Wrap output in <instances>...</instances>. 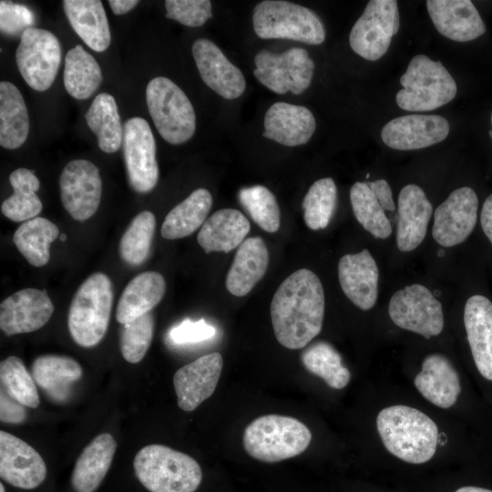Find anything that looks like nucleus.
Masks as SVG:
<instances>
[{"instance_id":"603ef678","label":"nucleus","mask_w":492,"mask_h":492,"mask_svg":"<svg viewBox=\"0 0 492 492\" xmlns=\"http://www.w3.org/2000/svg\"><path fill=\"white\" fill-rule=\"evenodd\" d=\"M139 1L138 0H109L108 4L115 15H123L133 9Z\"/></svg>"},{"instance_id":"3c124183","label":"nucleus","mask_w":492,"mask_h":492,"mask_svg":"<svg viewBox=\"0 0 492 492\" xmlns=\"http://www.w3.org/2000/svg\"><path fill=\"white\" fill-rule=\"evenodd\" d=\"M480 223L484 233L492 244V194L486 199L482 206Z\"/></svg>"},{"instance_id":"72a5a7b5","label":"nucleus","mask_w":492,"mask_h":492,"mask_svg":"<svg viewBox=\"0 0 492 492\" xmlns=\"http://www.w3.org/2000/svg\"><path fill=\"white\" fill-rule=\"evenodd\" d=\"M29 118L21 92L12 83H0V145L15 149L26 140Z\"/></svg>"},{"instance_id":"c756f323","label":"nucleus","mask_w":492,"mask_h":492,"mask_svg":"<svg viewBox=\"0 0 492 492\" xmlns=\"http://www.w3.org/2000/svg\"><path fill=\"white\" fill-rule=\"evenodd\" d=\"M67 20L84 43L96 52L105 51L111 35L103 4L99 0H64Z\"/></svg>"},{"instance_id":"473e14b6","label":"nucleus","mask_w":492,"mask_h":492,"mask_svg":"<svg viewBox=\"0 0 492 492\" xmlns=\"http://www.w3.org/2000/svg\"><path fill=\"white\" fill-rule=\"evenodd\" d=\"M36 384L52 399L67 398L71 384L82 376L80 364L71 357L45 354L36 357L31 365Z\"/></svg>"},{"instance_id":"c9c22d12","label":"nucleus","mask_w":492,"mask_h":492,"mask_svg":"<svg viewBox=\"0 0 492 492\" xmlns=\"http://www.w3.org/2000/svg\"><path fill=\"white\" fill-rule=\"evenodd\" d=\"M85 119L90 130L96 134L102 151L113 153L119 149L123 141V128L113 96L105 92L97 95L85 114Z\"/></svg>"},{"instance_id":"ddd939ff","label":"nucleus","mask_w":492,"mask_h":492,"mask_svg":"<svg viewBox=\"0 0 492 492\" xmlns=\"http://www.w3.org/2000/svg\"><path fill=\"white\" fill-rule=\"evenodd\" d=\"M123 156L130 187L146 193L154 189L159 179L156 141L147 120L134 117L123 127Z\"/></svg>"},{"instance_id":"a19ab883","label":"nucleus","mask_w":492,"mask_h":492,"mask_svg":"<svg viewBox=\"0 0 492 492\" xmlns=\"http://www.w3.org/2000/svg\"><path fill=\"white\" fill-rule=\"evenodd\" d=\"M156 227L155 215L149 210L137 214L119 241V255L130 265L143 263L150 251Z\"/></svg>"},{"instance_id":"5701e85b","label":"nucleus","mask_w":492,"mask_h":492,"mask_svg":"<svg viewBox=\"0 0 492 492\" xmlns=\"http://www.w3.org/2000/svg\"><path fill=\"white\" fill-rule=\"evenodd\" d=\"M426 7L436 30L451 40L466 42L486 32L478 11L469 0H428Z\"/></svg>"},{"instance_id":"20e7f679","label":"nucleus","mask_w":492,"mask_h":492,"mask_svg":"<svg viewBox=\"0 0 492 492\" xmlns=\"http://www.w3.org/2000/svg\"><path fill=\"white\" fill-rule=\"evenodd\" d=\"M311 440V431L303 423L279 415H266L251 421L244 429L242 439L245 451L251 457L266 463L302 454Z\"/></svg>"},{"instance_id":"39448f33","label":"nucleus","mask_w":492,"mask_h":492,"mask_svg":"<svg viewBox=\"0 0 492 492\" xmlns=\"http://www.w3.org/2000/svg\"><path fill=\"white\" fill-rule=\"evenodd\" d=\"M113 303L112 282L102 272L89 275L77 290L67 314V327L76 343L93 347L105 336Z\"/></svg>"},{"instance_id":"c03bdc74","label":"nucleus","mask_w":492,"mask_h":492,"mask_svg":"<svg viewBox=\"0 0 492 492\" xmlns=\"http://www.w3.org/2000/svg\"><path fill=\"white\" fill-rule=\"evenodd\" d=\"M241 205L263 231L275 232L281 224V212L273 193L262 185L241 188L238 192Z\"/></svg>"},{"instance_id":"f03ea898","label":"nucleus","mask_w":492,"mask_h":492,"mask_svg":"<svg viewBox=\"0 0 492 492\" xmlns=\"http://www.w3.org/2000/svg\"><path fill=\"white\" fill-rule=\"evenodd\" d=\"M376 426L385 448L405 462L423 464L436 453L438 428L418 409L401 405L385 407L377 415Z\"/></svg>"},{"instance_id":"7ed1b4c3","label":"nucleus","mask_w":492,"mask_h":492,"mask_svg":"<svg viewBox=\"0 0 492 492\" xmlns=\"http://www.w3.org/2000/svg\"><path fill=\"white\" fill-rule=\"evenodd\" d=\"M133 466L138 481L150 492H195L202 479L193 457L163 445L141 448Z\"/></svg>"},{"instance_id":"6ab92c4d","label":"nucleus","mask_w":492,"mask_h":492,"mask_svg":"<svg viewBox=\"0 0 492 492\" xmlns=\"http://www.w3.org/2000/svg\"><path fill=\"white\" fill-rule=\"evenodd\" d=\"M448 121L438 115H405L390 120L381 131L384 143L394 149L413 150L444 140Z\"/></svg>"},{"instance_id":"2f4dec72","label":"nucleus","mask_w":492,"mask_h":492,"mask_svg":"<svg viewBox=\"0 0 492 492\" xmlns=\"http://www.w3.org/2000/svg\"><path fill=\"white\" fill-rule=\"evenodd\" d=\"M166 291L163 276L153 271L135 276L119 298L116 320L126 324L150 311L161 301Z\"/></svg>"},{"instance_id":"58836bf2","label":"nucleus","mask_w":492,"mask_h":492,"mask_svg":"<svg viewBox=\"0 0 492 492\" xmlns=\"http://www.w3.org/2000/svg\"><path fill=\"white\" fill-rule=\"evenodd\" d=\"M58 235L55 223L36 217L21 223L13 235V242L31 265L42 267L48 262L50 245Z\"/></svg>"},{"instance_id":"bb28decb","label":"nucleus","mask_w":492,"mask_h":492,"mask_svg":"<svg viewBox=\"0 0 492 492\" xmlns=\"http://www.w3.org/2000/svg\"><path fill=\"white\" fill-rule=\"evenodd\" d=\"M414 383L425 399L441 408L451 407L461 391L456 370L440 354H432L424 359L422 369Z\"/></svg>"},{"instance_id":"f257e3e1","label":"nucleus","mask_w":492,"mask_h":492,"mask_svg":"<svg viewBox=\"0 0 492 492\" xmlns=\"http://www.w3.org/2000/svg\"><path fill=\"white\" fill-rule=\"evenodd\" d=\"M324 292L318 276L302 268L278 287L271 303V317L277 341L292 350L305 347L323 327Z\"/></svg>"},{"instance_id":"37998d69","label":"nucleus","mask_w":492,"mask_h":492,"mask_svg":"<svg viewBox=\"0 0 492 492\" xmlns=\"http://www.w3.org/2000/svg\"><path fill=\"white\" fill-rule=\"evenodd\" d=\"M1 390L26 407L36 408L40 404L33 376L23 361L10 355L0 364Z\"/></svg>"},{"instance_id":"4d7b16f0","label":"nucleus","mask_w":492,"mask_h":492,"mask_svg":"<svg viewBox=\"0 0 492 492\" xmlns=\"http://www.w3.org/2000/svg\"><path fill=\"white\" fill-rule=\"evenodd\" d=\"M491 125H492V114H491ZM489 134L492 137V130L489 131Z\"/></svg>"},{"instance_id":"423d86ee","label":"nucleus","mask_w":492,"mask_h":492,"mask_svg":"<svg viewBox=\"0 0 492 492\" xmlns=\"http://www.w3.org/2000/svg\"><path fill=\"white\" fill-rule=\"evenodd\" d=\"M253 29L263 39H288L320 45L325 39L318 15L305 6L282 0H265L253 10Z\"/></svg>"},{"instance_id":"aec40b11","label":"nucleus","mask_w":492,"mask_h":492,"mask_svg":"<svg viewBox=\"0 0 492 492\" xmlns=\"http://www.w3.org/2000/svg\"><path fill=\"white\" fill-rule=\"evenodd\" d=\"M223 366L220 353H211L180 367L173 376L179 407L195 410L215 391Z\"/></svg>"},{"instance_id":"393cba45","label":"nucleus","mask_w":492,"mask_h":492,"mask_svg":"<svg viewBox=\"0 0 492 492\" xmlns=\"http://www.w3.org/2000/svg\"><path fill=\"white\" fill-rule=\"evenodd\" d=\"M315 128V118L307 108L276 102L265 113L262 136L282 145L295 147L306 144Z\"/></svg>"},{"instance_id":"5fc2aeb1","label":"nucleus","mask_w":492,"mask_h":492,"mask_svg":"<svg viewBox=\"0 0 492 492\" xmlns=\"http://www.w3.org/2000/svg\"><path fill=\"white\" fill-rule=\"evenodd\" d=\"M60 240H61L62 241H65L67 240L66 234H62L61 237H60Z\"/></svg>"},{"instance_id":"dca6fc26","label":"nucleus","mask_w":492,"mask_h":492,"mask_svg":"<svg viewBox=\"0 0 492 492\" xmlns=\"http://www.w3.org/2000/svg\"><path fill=\"white\" fill-rule=\"evenodd\" d=\"M54 305L46 291L22 289L0 304V328L7 336L42 328L51 318Z\"/></svg>"},{"instance_id":"a878e982","label":"nucleus","mask_w":492,"mask_h":492,"mask_svg":"<svg viewBox=\"0 0 492 492\" xmlns=\"http://www.w3.org/2000/svg\"><path fill=\"white\" fill-rule=\"evenodd\" d=\"M464 323L476 366L484 378L492 381V302L478 294L468 298Z\"/></svg>"},{"instance_id":"f704fd0d","label":"nucleus","mask_w":492,"mask_h":492,"mask_svg":"<svg viewBox=\"0 0 492 492\" xmlns=\"http://www.w3.org/2000/svg\"><path fill=\"white\" fill-rule=\"evenodd\" d=\"M212 206V197L204 188L192 191L167 214L161 226V236L167 240L190 235L203 225Z\"/></svg>"},{"instance_id":"864d4df0","label":"nucleus","mask_w":492,"mask_h":492,"mask_svg":"<svg viewBox=\"0 0 492 492\" xmlns=\"http://www.w3.org/2000/svg\"><path fill=\"white\" fill-rule=\"evenodd\" d=\"M456 492H492V490L478 487H463L456 490Z\"/></svg>"},{"instance_id":"4468645a","label":"nucleus","mask_w":492,"mask_h":492,"mask_svg":"<svg viewBox=\"0 0 492 492\" xmlns=\"http://www.w3.org/2000/svg\"><path fill=\"white\" fill-rule=\"evenodd\" d=\"M62 204L76 220L93 216L100 203L102 180L96 165L86 159H74L63 169L60 179Z\"/></svg>"},{"instance_id":"cd10ccee","label":"nucleus","mask_w":492,"mask_h":492,"mask_svg":"<svg viewBox=\"0 0 492 492\" xmlns=\"http://www.w3.org/2000/svg\"><path fill=\"white\" fill-rule=\"evenodd\" d=\"M269 264V253L261 237L245 239L238 247L225 280L230 293L241 297L248 294L263 277Z\"/></svg>"},{"instance_id":"b1692460","label":"nucleus","mask_w":492,"mask_h":492,"mask_svg":"<svg viewBox=\"0 0 492 492\" xmlns=\"http://www.w3.org/2000/svg\"><path fill=\"white\" fill-rule=\"evenodd\" d=\"M433 207L425 191L415 184L405 186L398 195L397 247L411 251L424 241Z\"/></svg>"},{"instance_id":"f8f14e48","label":"nucleus","mask_w":492,"mask_h":492,"mask_svg":"<svg viewBox=\"0 0 492 492\" xmlns=\"http://www.w3.org/2000/svg\"><path fill=\"white\" fill-rule=\"evenodd\" d=\"M388 313L395 325L425 339L438 335L444 328L441 302L421 284L415 283L395 292L390 299Z\"/></svg>"},{"instance_id":"c85d7f7f","label":"nucleus","mask_w":492,"mask_h":492,"mask_svg":"<svg viewBox=\"0 0 492 492\" xmlns=\"http://www.w3.org/2000/svg\"><path fill=\"white\" fill-rule=\"evenodd\" d=\"M117 449V442L108 433L97 436L76 461L71 485L76 492H94L106 477Z\"/></svg>"},{"instance_id":"6e6552de","label":"nucleus","mask_w":492,"mask_h":492,"mask_svg":"<svg viewBox=\"0 0 492 492\" xmlns=\"http://www.w3.org/2000/svg\"><path fill=\"white\" fill-rule=\"evenodd\" d=\"M149 115L159 135L169 144L188 141L196 129L193 106L182 89L165 77L152 78L146 88Z\"/></svg>"},{"instance_id":"ea45409f","label":"nucleus","mask_w":492,"mask_h":492,"mask_svg":"<svg viewBox=\"0 0 492 492\" xmlns=\"http://www.w3.org/2000/svg\"><path fill=\"white\" fill-rule=\"evenodd\" d=\"M303 366L321 377L332 388L343 389L350 382V371L343 365L342 357L329 343L319 341L302 354Z\"/></svg>"},{"instance_id":"0eeeda50","label":"nucleus","mask_w":492,"mask_h":492,"mask_svg":"<svg viewBox=\"0 0 492 492\" xmlns=\"http://www.w3.org/2000/svg\"><path fill=\"white\" fill-rule=\"evenodd\" d=\"M403 89L396 103L407 111H430L450 102L456 95V84L440 61L425 55L414 56L400 77Z\"/></svg>"},{"instance_id":"f3484780","label":"nucleus","mask_w":492,"mask_h":492,"mask_svg":"<svg viewBox=\"0 0 492 492\" xmlns=\"http://www.w3.org/2000/svg\"><path fill=\"white\" fill-rule=\"evenodd\" d=\"M0 477L8 484L22 489H34L46 477L42 456L26 442L0 432Z\"/></svg>"},{"instance_id":"8fccbe9b","label":"nucleus","mask_w":492,"mask_h":492,"mask_svg":"<svg viewBox=\"0 0 492 492\" xmlns=\"http://www.w3.org/2000/svg\"><path fill=\"white\" fill-rule=\"evenodd\" d=\"M0 419L3 423L20 424L26 418L25 406L1 390Z\"/></svg>"},{"instance_id":"6e6d98bb","label":"nucleus","mask_w":492,"mask_h":492,"mask_svg":"<svg viewBox=\"0 0 492 492\" xmlns=\"http://www.w3.org/2000/svg\"><path fill=\"white\" fill-rule=\"evenodd\" d=\"M0 491L5 492V487H4V485L2 483L0 484Z\"/></svg>"},{"instance_id":"4be33fe9","label":"nucleus","mask_w":492,"mask_h":492,"mask_svg":"<svg viewBox=\"0 0 492 492\" xmlns=\"http://www.w3.org/2000/svg\"><path fill=\"white\" fill-rule=\"evenodd\" d=\"M338 277L343 292L354 305L364 311L374 307L378 294L379 272L367 249L343 255L338 263Z\"/></svg>"},{"instance_id":"7c9ffc66","label":"nucleus","mask_w":492,"mask_h":492,"mask_svg":"<svg viewBox=\"0 0 492 492\" xmlns=\"http://www.w3.org/2000/svg\"><path fill=\"white\" fill-rule=\"evenodd\" d=\"M250 229V221L240 210L221 209L206 220L197 241L207 253L229 252L242 243Z\"/></svg>"},{"instance_id":"09e8293b","label":"nucleus","mask_w":492,"mask_h":492,"mask_svg":"<svg viewBox=\"0 0 492 492\" xmlns=\"http://www.w3.org/2000/svg\"><path fill=\"white\" fill-rule=\"evenodd\" d=\"M215 333V327L203 319L196 322L185 319L169 330L168 339L176 345L194 344L212 338Z\"/></svg>"},{"instance_id":"e433bc0d","label":"nucleus","mask_w":492,"mask_h":492,"mask_svg":"<svg viewBox=\"0 0 492 492\" xmlns=\"http://www.w3.org/2000/svg\"><path fill=\"white\" fill-rule=\"evenodd\" d=\"M102 72L94 56L81 45H77L66 55L64 86L67 92L77 99H87L99 87Z\"/></svg>"},{"instance_id":"de8ad7c7","label":"nucleus","mask_w":492,"mask_h":492,"mask_svg":"<svg viewBox=\"0 0 492 492\" xmlns=\"http://www.w3.org/2000/svg\"><path fill=\"white\" fill-rule=\"evenodd\" d=\"M34 13L25 5L8 1L0 2V28L7 36H20L28 28L34 27Z\"/></svg>"},{"instance_id":"2eb2a0df","label":"nucleus","mask_w":492,"mask_h":492,"mask_svg":"<svg viewBox=\"0 0 492 492\" xmlns=\"http://www.w3.org/2000/svg\"><path fill=\"white\" fill-rule=\"evenodd\" d=\"M478 199L469 187L453 190L435 210L432 235L444 247L463 242L473 231L477 219Z\"/></svg>"},{"instance_id":"79ce46f5","label":"nucleus","mask_w":492,"mask_h":492,"mask_svg":"<svg viewBox=\"0 0 492 492\" xmlns=\"http://www.w3.org/2000/svg\"><path fill=\"white\" fill-rule=\"evenodd\" d=\"M337 202V188L332 178L314 181L302 200L303 219L313 231L328 226Z\"/></svg>"},{"instance_id":"1a4fd4ad","label":"nucleus","mask_w":492,"mask_h":492,"mask_svg":"<svg viewBox=\"0 0 492 492\" xmlns=\"http://www.w3.org/2000/svg\"><path fill=\"white\" fill-rule=\"evenodd\" d=\"M399 27L397 1L372 0L354 25L349 44L360 56L375 61L387 52Z\"/></svg>"},{"instance_id":"9b49d317","label":"nucleus","mask_w":492,"mask_h":492,"mask_svg":"<svg viewBox=\"0 0 492 492\" xmlns=\"http://www.w3.org/2000/svg\"><path fill=\"white\" fill-rule=\"evenodd\" d=\"M253 75L277 94L299 95L311 85L314 63L303 48L292 47L281 54L261 50L254 57Z\"/></svg>"},{"instance_id":"49530a36","label":"nucleus","mask_w":492,"mask_h":492,"mask_svg":"<svg viewBox=\"0 0 492 492\" xmlns=\"http://www.w3.org/2000/svg\"><path fill=\"white\" fill-rule=\"evenodd\" d=\"M165 16L187 26H200L212 17L209 0H166Z\"/></svg>"},{"instance_id":"a211bd4d","label":"nucleus","mask_w":492,"mask_h":492,"mask_svg":"<svg viewBox=\"0 0 492 492\" xmlns=\"http://www.w3.org/2000/svg\"><path fill=\"white\" fill-rule=\"evenodd\" d=\"M354 214L363 228L374 237L386 239L392 233V225L385 210L395 211L392 190L385 179L356 182L350 190Z\"/></svg>"},{"instance_id":"412c9836","label":"nucleus","mask_w":492,"mask_h":492,"mask_svg":"<svg viewBox=\"0 0 492 492\" xmlns=\"http://www.w3.org/2000/svg\"><path fill=\"white\" fill-rule=\"evenodd\" d=\"M192 55L203 82L226 99L241 97L246 81L235 67L210 40L199 38L192 45Z\"/></svg>"},{"instance_id":"a18cd8bd","label":"nucleus","mask_w":492,"mask_h":492,"mask_svg":"<svg viewBox=\"0 0 492 492\" xmlns=\"http://www.w3.org/2000/svg\"><path fill=\"white\" fill-rule=\"evenodd\" d=\"M155 321L151 313L123 324L119 346L123 358L130 363L140 362L151 343Z\"/></svg>"},{"instance_id":"9d476101","label":"nucleus","mask_w":492,"mask_h":492,"mask_svg":"<svg viewBox=\"0 0 492 492\" xmlns=\"http://www.w3.org/2000/svg\"><path fill=\"white\" fill-rule=\"evenodd\" d=\"M15 59L26 83L36 91H46L53 84L60 66L59 40L46 29L28 28L20 36Z\"/></svg>"},{"instance_id":"4c0bfd02","label":"nucleus","mask_w":492,"mask_h":492,"mask_svg":"<svg viewBox=\"0 0 492 492\" xmlns=\"http://www.w3.org/2000/svg\"><path fill=\"white\" fill-rule=\"evenodd\" d=\"M14 193L1 205V212L7 219L21 222L36 218L42 210V202L36 195L40 188L38 178L33 171L19 168L9 176Z\"/></svg>"}]
</instances>
